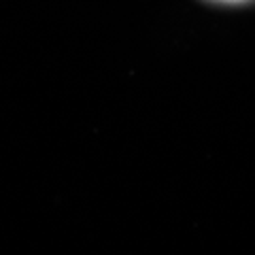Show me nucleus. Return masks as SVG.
Segmentation results:
<instances>
[{
    "mask_svg": "<svg viewBox=\"0 0 255 255\" xmlns=\"http://www.w3.org/2000/svg\"><path fill=\"white\" fill-rule=\"evenodd\" d=\"M226 2H241V0H226Z\"/></svg>",
    "mask_w": 255,
    "mask_h": 255,
    "instance_id": "obj_1",
    "label": "nucleus"
}]
</instances>
